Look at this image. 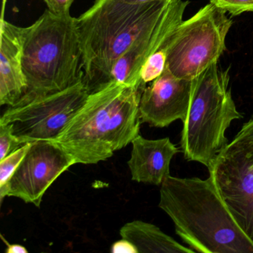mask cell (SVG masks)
<instances>
[{"label":"cell","mask_w":253,"mask_h":253,"mask_svg":"<svg viewBox=\"0 0 253 253\" xmlns=\"http://www.w3.org/2000/svg\"><path fill=\"white\" fill-rule=\"evenodd\" d=\"M189 2L95 0L78 18L84 81L90 93L109 83L115 62L140 38L183 17Z\"/></svg>","instance_id":"6da1fadb"},{"label":"cell","mask_w":253,"mask_h":253,"mask_svg":"<svg viewBox=\"0 0 253 253\" xmlns=\"http://www.w3.org/2000/svg\"><path fill=\"white\" fill-rule=\"evenodd\" d=\"M159 207L177 235L195 253H253V242L235 220L214 178L169 175L161 184Z\"/></svg>","instance_id":"7a4b0ae2"},{"label":"cell","mask_w":253,"mask_h":253,"mask_svg":"<svg viewBox=\"0 0 253 253\" xmlns=\"http://www.w3.org/2000/svg\"><path fill=\"white\" fill-rule=\"evenodd\" d=\"M145 87L110 82L90 93L54 141L76 164L106 161L139 135V106Z\"/></svg>","instance_id":"3957f363"},{"label":"cell","mask_w":253,"mask_h":253,"mask_svg":"<svg viewBox=\"0 0 253 253\" xmlns=\"http://www.w3.org/2000/svg\"><path fill=\"white\" fill-rule=\"evenodd\" d=\"M22 61L27 88L17 105L79 82L84 74L78 18L46 10L34 24L23 28Z\"/></svg>","instance_id":"277c9868"},{"label":"cell","mask_w":253,"mask_h":253,"mask_svg":"<svg viewBox=\"0 0 253 253\" xmlns=\"http://www.w3.org/2000/svg\"><path fill=\"white\" fill-rule=\"evenodd\" d=\"M229 69L214 63L195 78L180 148L185 159L211 169L227 146L226 131L232 121L242 119L229 88Z\"/></svg>","instance_id":"5b68a950"},{"label":"cell","mask_w":253,"mask_h":253,"mask_svg":"<svg viewBox=\"0 0 253 253\" xmlns=\"http://www.w3.org/2000/svg\"><path fill=\"white\" fill-rule=\"evenodd\" d=\"M232 23L226 12L211 3L183 20L162 46L167 53V69L180 79L198 78L224 52Z\"/></svg>","instance_id":"8992f818"},{"label":"cell","mask_w":253,"mask_h":253,"mask_svg":"<svg viewBox=\"0 0 253 253\" xmlns=\"http://www.w3.org/2000/svg\"><path fill=\"white\" fill-rule=\"evenodd\" d=\"M90 91L84 78L69 88L9 106L0 123L11 124L22 144L39 140H55L84 106Z\"/></svg>","instance_id":"52a82bcc"},{"label":"cell","mask_w":253,"mask_h":253,"mask_svg":"<svg viewBox=\"0 0 253 253\" xmlns=\"http://www.w3.org/2000/svg\"><path fill=\"white\" fill-rule=\"evenodd\" d=\"M209 173L220 196L249 238L253 230V146L231 141Z\"/></svg>","instance_id":"ba28073f"},{"label":"cell","mask_w":253,"mask_h":253,"mask_svg":"<svg viewBox=\"0 0 253 253\" xmlns=\"http://www.w3.org/2000/svg\"><path fill=\"white\" fill-rule=\"evenodd\" d=\"M75 160L54 140H39L32 146L9 181L0 188V200L20 198L41 207L45 192Z\"/></svg>","instance_id":"9c48e42d"},{"label":"cell","mask_w":253,"mask_h":253,"mask_svg":"<svg viewBox=\"0 0 253 253\" xmlns=\"http://www.w3.org/2000/svg\"><path fill=\"white\" fill-rule=\"evenodd\" d=\"M194 80L180 79L166 67L164 73L145 87L140 99V121L164 128L177 120L184 121L190 105Z\"/></svg>","instance_id":"30bf717a"},{"label":"cell","mask_w":253,"mask_h":253,"mask_svg":"<svg viewBox=\"0 0 253 253\" xmlns=\"http://www.w3.org/2000/svg\"><path fill=\"white\" fill-rule=\"evenodd\" d=\"M23 28L1 20L0 105L14 106L24 96L27 82L23 69Z\"/></svg>","instance_id":"8fae6325"},{"label":"cell","mask_w":253,"mask_h":253,"mask_svg":"<svg viewBox=\"0 0 253 253\" xmlns=\"http://www.w3.org/2000/svg\"><path fill=\"white\" fill-rule=\"evenodd\" d=\"M128 161L131 179L140 183L161 185L170 175V164L179 149L169 137L148 140L138 135L131 142Z\"/></svg>","instance_id":"7c38bea8"},{"label":"cell","mask_w":253,"mask_h":253,"mask_svg":"<svg viewBox=\"0 0 253 253\" xmlns=\"http://www.w3.org/2000/svg\"><path fill=\"white\" fill-rule=\"evenodd\" d=\"M181 22L183 17L170 20L134 42L115 62L111 70L109 83H118L131 87L146 85L140 81L142 67L152 54L162 48L169 37Z\"/></svg>","instance_id":"4fadbf2b"},{"label":"cell","mask_w":253,"mask_h":253,"mask_svg":"<svg viewBox=\"0 0 253 253\" xmlns=\"http://www.w3.org/2000/svg\"><path fill=\"white\" fill-rule=\"evenodd\" d=\"M120 235L132 243L139 253H195L164 233L158 226L142 220L127 223L121 228Z\"/></svg>","instance_id":"5bb4252c"},{"label":"cell","mask_w":253,"mask_h":253,"mask_svg":"<svg viewBox=\"0 0 253 253\" xmlns=\"http://www.w3.org/2000/svg\"><path fill=\"white\" fill-rule=\"evenodd\" d=\"M167 66V53L161 48L152 54L143 65L140 70V81L146 85L159 78Z\"/></svg>","instance_id":"9a60e30c"},{"label":"cell","mask_w":253,"mask_h":253,"mask_svg":"<svg viewBox=\"0 0 253 253\" xmlns=\"http://www.w3.org/2000/svg\"><path fill=\"white\" fill-rule=\"evenodd\" d=\"M31 146L32 143L23 145L21 147L0 161V188L9 181Z\"/></svg>","instance_id":"2e32d148"},{"label":"cell","mask_w":253,"mask_h":253,"mask_svg":"<svg viewBox=\"0 0 253 253\" xmlns=\"http://www.w3.org/2000/svg\"><path fill=\"white\" fill-rule=\"evenodd\" d=\"M23 146L13 133L11 124L0 123V161Z\"/></svg>","instance_id":"e0dca14e"},{"label":"cell","mask_w":253,"mask_h":253,"mask_svg":"<svg viewBox=\"0 0 253 253\" xmlns=\"http://www.w3.org/2000/svg\"><path fill=\"white\" fill-rule=\"evenodd\" d=\"M210 3L232 16L253 12V0H210Z\"/></svg>","instance_id":"ac0fdd59"},{"label":"cell","mask_w":253,"mask_h":253,"mask_svg":"<svg viewBox=\"0 0 253 253\" xmlns=\"http://www.w3.org/2000/svg\"><path fill=\"white\" fill-rule=\"evenodd\" d=\"M50 12L60 17L71 15L70 8L75 0H43Z\"/></svg>","instance_id":"d6986e66"},{"label":"cell","mask_w":253,"mask_h":253,"mask_svg":"<svg viewBox=\"0 0 253 253\" xmlns=\"http://www.w3.org/2000/svg\"><path fill=\"white\" fill-rule=\"evenodd\" d=\"M112 253H139L137 247L128 240L122 238V240L114 243L111 247Z\"/></svg>","instance_id":"ffe728a7"},{"label":"cell","mask_w":253,"mask_h":253,"mask_svg":"<svg viewBox=\"0 0 253 253\" xmlns=\"http://www.w3.org/2000/svg\"><path fill=\"white\" fill-rule=\"evenodd\" d=\"M238 134L241 138L253 143V117L243 125L241 130L238 131Z\"/></svg>","instance_id":"44dd1931"},{"label":"cell","mask_w":253,"mask_h":253,"mask_svg":"<svg viewBox=\"0 0 253 253\" xmlns=\"http://www.w3.org/2000/svg\"><path fill=\"white\" fill-rule=\"evenodd\" d=\"M8 244V249H7V253H28V250L26 247L20 244Z\"/></svg>","instance_id":"7402d4cb"},{"label":"cell","mask_w":253,"mask_h":253,"mask_svg":"<svg viewBox=\"0 0 253 253\" xmlns=\"http://www.w3.org/2000/svg\"><path fill=\"white\" fill-rule=\"evenodd\" d=\"M126 1H129V2H137V3H143V2H176L178 0H126Z\"/></svg>","instance_id":"603a6c76"},{"label":"cell","mask_w":253,"mask_h":253,"mask_svg":"<svg viewBox=\"0 0 253 253\" xmlns=\"http://www.w3.org/2000/svg\"><path fill=\"white\" fill-rule=\"evenodd\" d=\"M7 0H3L2 2V17H1V20L4 19V12H5V4H6Z\"/></svg>","instance_id":"cb8c5ba5"},{"label":"cell","mask_w":253,"mask_h":253,"mask_svg":"<svg viewBox=\"0 0 253 253\" xmlns=\"http://www.w3.org/2000/svg\"><path fill=\"white\" fill-rule=\"evenodd\" d=\"M250 239H251L252 241H253V233H252L251 237H250Z\"/></svg>","instance_id":"d4e9b609"}]
</instances>
